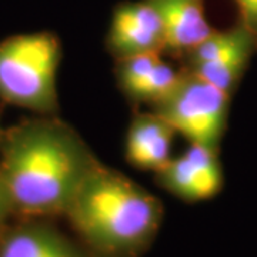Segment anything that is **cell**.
<instances>
[{
  "mask_svg": "<svg viewBox=\"0 0 257 257\" xmlns=\"http://www.w3.org/2000/svg\"><path fill=\"white\" fill-rule=\"evenodd\" d=\"M12 213H15V211L12 207L9 196L5 190V186L0 182V234L6 229V221H8Z\"/></svg>",
  "mask_w": 257,
  "mask_h": 257,
  "instance_id": "14",
  "label": "cell"
},
{
  "mask_svg": "<svg viewBox=\"0 0 257 257\" xmlns=\"http://www.w3.org/2000/svg\"><path fill=\"white\" fill-rule=\"evenodd\" d=\"M240 13V23L250 30L257 40V0H233Z\"/></svg>",
  "mask_w": 257,
  "mask_h": 257,
  "instance_id": "13",
  "label": "cell"
},
{
  "mask_svg": "<svg viewBox=\"0 0 257 257\" xmlns=\"http://www.w3.org/2000/svg\"><path fill=\"white\" fill-rule=\"evenodd\" d=\"M162 20L165 50L189 55L214 29L204 12V0H147Z\"/></svg>",
  "mask_w": 257,
  "mask_h": 257,
  "instance_id": "6",
  "label": "cell"
},
{
  "mask_svg": "<svg viewBox=\"0 0 257 257\" xmlns=\"http://www.w3.org/2000/svg\"><path fill=\"white\" fill-rule=\"evenodd\" d=\"M155 173L159 186L180 200L194 203L214 197L184 153L182 156L170 159Z\"/></svg>",
  "mask_w": 257,
  "mask_h": 257,
  "instance_id": "10",
  "label": "cell"
},
{
  "mask_svg": "<svg viewBox=\"0 0 257 257\" xmlns=\"http://www.w3.org/2000/svg\"><path fill=\"white\" fill-rule=\"evenodd\" d=\"M3 135H5V133H3L2 128H0V145H2V140H3Z\"/></svg>",
  "mask_w": 257,
  "mask_h": 257,
  "instance_id": "15",
  "label": "cell"
},
{
  "mask_svg": "<svg viewBox=\"0 0 257 257\" xmlns=\"http://www.w3.org/2000/svg\"><path fill=\"white\" fill-rule=\"evenodd\" d=\"M117 60V80L123 92L127 94L162 60V52L139 53Z\"/></svg>",
  "mask_w": 257,
  "mask_h": 257,
  "instance_id": "12",
  "label": "cell"
},
{
  "mask_svg": "<svg viewBox=\"0 0 257 257\" xmlns=\"http://www.w3.org/2000/svg\"><path fill=\"white\" fill-rule=\"evenodd\" d=\"M97 163L73 128L50 117L12 127L0 145V182L13 211L29 219L63 216Z\"/></svg>",
  "mask_w": 257,
  "mask_h": 257,
  "instance_id": "1",
  "label": "cell"
},
{
  "mask_svg": "<svg viewBox=\"0 0 257 257\" xmlns=\"http://www.w3.org/2000/svg\"><path fill=\"white\" fill-rule=\"evenodd\" d=\"M180 74L182 72H176L170 64H167L162 59L127 93V96L138 101H149L155 104L175 87L177 80L180 79Z\"/></svg>",
  "mask_w": 257,
  "mask_h": 257,
  "instance_id": "11",
  "label": "cell"
},
{
  "mask_svg": "<svg viewBox=\"0 0 257 257\" xmlns=\"http://www.w3.org/2000/svg\"><path fill=\"white\" fill-rule=\"evenodd\" d=\"M256 47V37L248 35L223 55L217 56L210 62L189 67V70L223 92L231 94L233 87L239 83Z\"/></svg>",
  "mask_w": 257,
  "mask_h": 257,
  "instance_id": "9",
  "label": "cell"
},
{
  "mask_svg": "<svg viewBox=\"0 0 257 257\" xmlns=\"http://www.w3.org/2000/svg\"><path fill=\"white\" fill-rule=\"evenodd\" d=\"M172 127L156 111L136 114L126 133V159L132 166L157 172L172 159Z\"/></svg>",
  "mask_w": 257,
  "mask_h": 257,
  "instance_id": "7",
  "label": "cell"
},
{
  "mask_svg": "<svg viewBox=\"0 0 257 257\" xmlns=\"http://www.w3.org/2000/svg\"><path fill=\"white\" fill-rule=\"evenodd\" d=\"M63 216L92 257H140L156 239L163 206L145 187L99 162Z\"/></svg>",
  "mask_w": 257,
  "mask_h": 257,
  "instance_id": "2",
  "label": "cell"
},
{
  "mask_svg": "<svg viewBox=\"0 0 257 257\" xmlns=\"http://www.w3.org/2000/svg\"><path fill=\"white\" fill-rule=\"evenodd\" d=\"M0 257H92L49 224L29 221L0 234Z\"/></svg>",
  "mask_w": 257,
  "mask_h": 257,
  "instance_id": "8",
  "label": "cell"
},
{
  "mask_svg": "<svg viewBox=\"0 0 257 257\" xmlns=\"http://www.w3.org/2000/svg\"><path fill=\"white\" fill-rule=\"evenodd\" d=\"M107 45L117 59L163 52L165 33L156 9L147 0L121 3L113 13Z\"/></svg>",
  "mask_w": 257,
  "mask_h": 257,
  "instance_id": "5",
  "label": "cell"
},
{
  "mask_svg": "<svg viewBox=\"0 0 257 257\" xmlns=\"http://www.w3.org/2000/svg\"><path fill=\"white\" fill-rule=\"evenodd\" d=\"M229 99L230 93L186 70L175 87L152 106L176 135L192 145L217 150L227 124Z\"/></svg>",
  "mask_w": 257,
  "mask_h": 257,
  "instance_id": "4",
  "label": "cell"
},
{
  "mask_svg": "<svg viewBox=\"0 0 257 257\" xmlns=\"http://www.w3.org/2000/svg\"><path fill=\"white\" fill-rule=\"evenodd\" d=\"M62 46L50 32H32L0 42V100L50 114L57 109Z\"/></svg>",
  "mask_w": 257,
  "mask_h": 257,
  "instance_id": "3",
  "label": "cell"
}]
</instances>
